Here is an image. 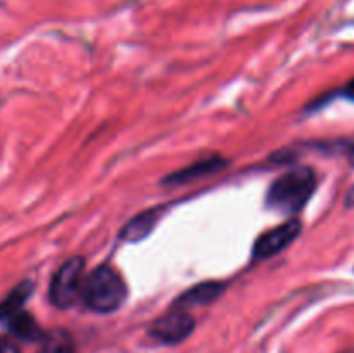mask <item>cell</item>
I'll use <instances>...</instances> for the list:
<instances>
[{
    "label": "cell",
    "instance_id": "obj_1",
    "mask_svg": "<svg viewBox=\"0 0 354 353\" xmlns=\"http://www.w3.org/2000/svg\"><path fill=\"white\" fill-rule=\"evenodd\" d=\"M317 189V175L308 166H297L280 175L270 185L266 204L283 215H294L306 206Z\"/></svg>",
    "mask_w": 354,
    "mask_h": 353
},
{
    "label": "cell",
    "instance_id": "obj_2",
    "mask_svg": "<svg viewBox=\"0 0 354 353\" xmlns=\"http://www.w3.org/2000/svg\"><path fill=\"white\" fill-rule=\"evenodd\" d=\"M127 284L116 269L100 265L86 273L82 301L95 314H113L127 300Z\"/></svg>",
    "mask_w": 354,
    "mask_h": 353
},
{
    "label": "cell",
    "instance_id": "obj_3",
    "mask_svg": "<svg viewBox=\"0 0 354 353\" xmlns=\"http://www.w3.org/2000/svg\"><path fill=\"white\" fill-rule=\"evenodd\" d=\"M85 277V260L82 256L66 260L52 275L48 286V301L61 310L75 307L78 301H82Z\"/></svg>",
    "mask_w": 354,
    "mask_h": 353
},
{
    "label": "cell",
    "instance_id": "obj_4",
    "mask_svg": "<svg viewBox=\"0 0 354 353\" xmlns=\"http://www.w3.org/2000/svg\"><path fill=\"white\" fill-rule=\"evenodd\" d=\"M301 221L297 218H290V220L283 221V224L277 225L272 230L265 232L259 235L252 248V260L259 262V260H268L272 256L280 255L286 251L301 234Z\"/></svg>",
    "mask_w": 354,
    "mask_h": 353
},
{
    "label": "cell",
    "instance_id": "obj_5",
    "mask_svg": "<svg viewBox=\"0 0 354 353\" xmlns=\"http://www.w3.org/2000/svg\"><path fill=\"white\" fill-rule=\"evenodd\" d=\"M196 329V320L187 310L175 308L169 314L162 315L149 327V336L162 345H176L189 338Z\"/></svg>",
    "mask_w": 354,
    "mask_h": 353
},
{
    "label": "cell",
    "instance_id": "obj_6",
    "mask_svg": "<svg viewBox=\"0 0 354 353\" xmlns=\"http://www.w3.org/2000/svg\"><path fill=\"white\" fill-rule=\"evenodd\" d=\"M225 286L218 280H207V282L196 284V286L189 287L185 293L180 294L178 298L173 303V308H178V310H187V308L192 307H204V305H209L213 301H216L218 298L223 294Z\"/></svg>",
    "mask_w": 354,
    "mask_h": 353
},
{
    "label": "cell",
    "instance_id": "obj_7",
    "mask_svg": "<svg viewBox=\"0 0 354 353\" xmlns=\"http://www.w3.org/2000/svg\"><path fill=\"white\" fill-rule=\"evenodd\" d=\"M227 165L225 159H221L220 156H209V158H204L201 161L192 163V165L185 166V168L178 170V172L171 173V175L166 176L162 180V183L166 185H171V183H187L190 180L201 179V176L211 175V173H216L218 170H221Z\"/></svg>",
    "mask_w": 354,
    "mask_h": 353
},
{
    "label": "cell",
    "instance_id": "obj_8",
    "mask_svg": "<svg viewBox=\"0 0 354 353\" xmlns=\"http://www.w3.org/2000/svg\"><path fill=\"white\" fill-rule=\"evenodd\" d=\"M7 331L12 334V338L19 339L24 343H37L41 341L45 336L44 329L37 322V318L26 310H21L19 314L12 315L9 320H6Z\"/></svg>",
    "mask_w": 354,
    "mask_h": 353
},
{
    "label": "cell",
    "instance_id": "obj_9",
    "mask_svg": "<svg viewBox=\"0 0 354 353\" xmlns=\"http://www.w3.org/2000/svg\"><path fill=\"white\" fill-rule=\"evenodd\" d=\"M33 282L28 279L16 284V286L0 300V322L9 320L12 315L24 310V305H26V301L30 300V296L33 294Z\"/></svg>",
    "mask_w": 354,
    "mask_h": 353
},
{
    "label": "cell",
    "instance_id": "obj_10",
    "mask_svg": "<svg viewBox=\"0 0 354 353\" xmlns=\"http://www.w3.org/2000/svg\"><path fill=\"white\" fill-rule=\"evenodd\" d=\"M37 353H76L75 339L66 329H52L45 332Z\"/></svg>",
    "mask_w": 354,
    "mask_h": 353
},
{
    "label": "cell",
    "instance_id": "obj_11",
    "mask_svg": "<svg viewBox=\"0 0 354 353\" xmlns=\"http://www.w3.org/2000/svg\"><path fill=\"white\" fill-rule=\"evenodd\" d=\"M156 221H158V211L156 210L144 211V213L137 215L133 220L128 221L127 227L121 230V239H124V241L128 242L140 241V239H144L145 235L151 234Z\"/></svg>",
    "mask_w": 354,
    "mask_h": 353
},
{
    "label": "cell",
    "instance_id": "obj_12",
    "mask_svg": "<svg viewBox=\"0 0 354 353\" xmlns=\"http://www.w3.org/2000/svg\"><path fill=\"white\" fill-rule=\"evenodd\" d=\"M0 353H21V350L10 339H0Z\"/></svg>",
    "mask_w": 354,
    "mask_h": 353
},
{
    "label": "cell",
    "instance_id": "obj_13",
    "mask_svg": "<svg viewBox=\"0 0 354 353\" xmlns=\"http://www.w3.org/2000/svg\"><path fill=\"white\" fill-rule=\"evenodd\" d=\"M344 96L348 97V99L354 100V78L351 80V82L348 83V85H346V89H344Z\"/></svg>",
    "mask_w": 354,
    "mask_h": 353
}]
</instances>
